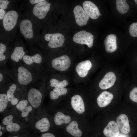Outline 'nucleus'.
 <instances>
[{"instance_id":"obj_1","label":"nucleus","mask_w":137,"mask_h":137,"mask_svg":"<svg viewBox=\"0 0 137 137\" xmlns=\"http://www.w3.org/2000/svg\"><path fill=\"white\" fill-rule=\"evenodd\" d=\"M73 40L75 43L87 45L89 48L93 45L94 37L91 33L84 30L79 31L76 33L73 37Z\"/></svg>"},{"instance_id":"obj_2","label":"nucleus","mask_w":137,"mask_h":137,"mask_svg":"<svg viewBox=\"0 0 137 137\" xmlns=\"http://www.w3.org/2000/svg\"><path fill=\"white\" fill-rule=\"evenodd\" d=\"M44 38L46 41H49L48 45L51 48L61 46L65 41L64 36L60 33L47 34L45 35Z\"/></svg>"},{"instance_id":"obj_3","label":"nucleus","mask_w":137,"mask_h":137,"mask_svg":"<svg viewBox=\"0 0 137 137\" xmlns=\"http://www.w3.org/2000/svg\"><path fill=\"white\" fill-rule=\"evenodd\" d=\"M17 12L14 10L8 11L5 14L3 20L4 29L7 31L12 29L15 25L18 18Z\"/></svg>"},{"instance_id":"obj_4","label":"nucleus","mask_w":137,"mask_h":137,"mask_svg":"<svg viewBox=\"0 0 137 137\" xmlns=\"http://www.w3.org/2000/svg\"><path fill=\"white\" fill-rule=\"evenodd\" d=\"M71 64L70 59L66 55L56 58L52 62V66L54 68L61 71L66 70L70 66Z\"/></svg>"},{"instance_id":"obj_5","label":"nucleus","mask_w":137,"mask_h":137,"mask_svg":"<svg viewBox=\"0 0 137 137\" xmlns=\"http://www.w3.org/2000/svg\"><path fill=\"white\" fill-rule=\"evenodd\" d=\"M28 100L32 107L35 109L40 106L42 101V96L38 90L31 88L29 90L27 94Z\"/></svg>"},{"instance_id":"obj_6","label":"nucleus","mask_w":137,"mask_h":137,"mask_svg":"<svg viewBox=\"0 0 137 137\" xmlns=\"http://www.w3.org/2000/svg\"><path fill=\"white\" fill-rule=\"evenodd\" d=\"M76 22L79 26H81L87 24L89 16L87 13L80 6H76L73 10Z\"/></svg>"},{"instance_id":"obj_7","label":"nucleus","mask_w":137,"mask_h":137,"mask_svg":"<svg viewBox=\"0 0 137 137\" xmlns=\"http://www.w3.org/2000/svg\"><path fill=\"white\" fill-rule=\"evenodd\" d=\"M50 4L45 1L37 4L33 8V14L40 19L44 18L50 9Z\"/></svg>"},{"instance_id":"obj_8","label":"nucleus","mask_w":137,"mask_h":137,"mask_svg":"<svg viewBox=\"0 0 137 137\" xmlns=\"http://www.w3.org/2000/svg\"><path fill=\"white\" fill-rule=\"evenodd\" d=\"M84 10L87 13L91 19H96L99 17L100 13L97 6L93 3L89 1H85L82 4Z\"/></svg>"},{"instance_id":"obj_9","label":"nucleus","mask_w":137,"mask_h":137,"mask_svg":"<svg viewBox=\"0 0 137 137\" xmlns=\"http://www.w3.org/2000/svg\"><path fill=\"white\" fill-rule=\"evenodd\" d=\"M18 79L22 84H28L32 80L31 73L25 68L22 66L19 67L18 69Z\"/></svg>"},{"instance_id":"obj_10","label":"nucleus","mask_w":137,"mask_h":137,"mask_svg":"<svg viewBox=\"0 0 137 137\" xmlns=\"http://www.w3.org/2000/svg\"><path fill=\"white\" fill-rule=\"evenodd\" d=\"M116 79V77L114 73L111 72H109L100 82L99 86L102 89H109L114 85Z\"/></svg>"},{"instance_id":"obj_11","label":"nucleus","mask_w":137,"mask_h":137,"mask_svg":"<svg viewBox=\"0 0 137 137\" xmlns=\"http://www.w3.org/2000/svg\"><path fill=\"white\" fill-rule=\"evenodd\" d=\"M116 123L119 129L123 133H128L130 131L129 121L127 116L124 114H121L116 118Z\"/></svg>"},{"instance_id":"obj_12","label":"nucleus","mask_w":137,"mask_h":137,"mask_svg":"<svg viewBox=\"0 0 137 137\" xmlns=\"http://www.w3.org/2000/svg\"><path fill=\"white\" fill-rule=\"evenodd\" d=\"M20 29L25 38L31 39L33 37V33L32 24L29 20H24L21 22Z\"/></svg>"},{"instance_id":"obj_13","label":"nucleus","mask_w":137,"mask_h":137,"mask_svg":"<svg viewBox=\"0 0 137 137\" xmlns=\"http://www.w3.org/2000/svg\"><path fill=\"white\" fill-rule=\"evenodd\" d=\"M103 132L107 137H116L119 134V129L116 123L111 121L104 130Z\"/></svg>"},{"instance_id":"obj_14","label":"nucleus","mask_w":137,"mask_h":137,"mask_svg":"<svg viewBox=\"0 0 137 137\" xmlns=\"http://www.w3.org/2000/svg\"><path fill=\"white\" fill-rule=\"evenodd\" d=\"M71 105L73 108L78 113L81 114L85 111L83 101L81 97L79 95H76L72 97Z\"/></svg>"},{"instance_id":"obj_15","label":"nucleus","mask_w":137,"mask_h":137,"mask_svg":"<svg viewBox=\"0 0 137 137\" xmlns=\"http://www.w3.org/2000/svg\"><path fill=\"white\" fill-rule=\"evenodd\" d=\"M104 43L106 50L107 52H114L117 48L116 35L113 34L108 35L105 39Z\"/></svg>"},{"instance_id":"obj_16","label":"nucleus","mask_w":137,"mask_h":137,"mask_svg":"<svg viewBox=\"0 0 137 137\" xmlns=\"http://www.w3.org/2000/svg\"><path fill=\"white\" fill-rule=\"evenodd\" d=\"M92 66V64L90 61L86 60L80 62L77 65L76 71L80 77H84L87 76Z\"/></svg>"},{"instance_id":"obj_17","label":"nucleus","mask_w":137,"mask_h":137,"mask_svg":"<svg viewBox=\"0 0 137 137\" xmlns=\"http://www.w3.org/2000/svg\"><path fill=\"white\" fill-rule=\"evenodd\" d=\"M113 98V95L112 93L107 91H104L97 98V104L100 107H104L110 103Z\"/></svg>"},{"instance_id":"obj_18","label":"nucleus","mask_w":137,"mask_h":137,"mask_svg":"<svg viewBox=\"0 0 137 137\" xmlns=\"http://www.w3.org/2000/svg\"><path fill=\"white\" fill-rule=\"evenodd\" d=\"M50 123L48 119L43 117L37 121L35 124V127L42 132L47 131L49 129Z\"/></svg>"},{"instance_id":"obj_19","label":"nucleus","mask_w":137,"mask_h":137,"mask_svg":"<svg viewBox=\"0 0 137 137\" xmlns=\"http://www.w3.org/2000/svg\"><path fill=\"white\" fill-rule=\"evenodd\" d=\"M67 131L74 137H81L82 135L81 131L79 129L78 124L75 121H72L66 127Z\"/></svg>"},{"instance_id":"obj_20","label":"nucleus","mask_w":137,"mask_h":137,"mask_svg":"<svg viewBox=\"0 0 137 137\" xmlns=\"http://www.w3.org/2000/svg\"><path fill=\"white\" fill-rule=\"evenodd\" d=\"M71 119V117L69 116L65 115L62 112L59 111L55 115L54 120L56 124L60 125L63 123H68Z\"/></svg>"},{"instance_id":"obj_21","label":"nucleus","mask_w":137,"mask_h":137,"mask_svg":"<svg viewBox=\"0 0 137 137\" xmlns=\"http://www.w3.org/2000/svg\"><path fill=\"white\" fill-rule=\"evenodd\" d=\"M16 88L15 84H12L7 91V95L8 101L10 102L12 105H16L18 103L19 99L14 96V94Z\"/></svg>"},{"instance_id":"obj_22","label":"nucleus","mask_w":137,"mask_h":137,"mask_svg":"<svg viewBox=\"0 0 137 137\" xmlns=\"http://www.w3.org/2000/svg\"><path fill=\"white\" fill-rule=\"evenodd\" d=\"M23 48L21 46L16 47L14 49L11 56V58L14 61L18 62L24 56L25 52Z\"/></svg>"},{"instance_id":"obj_23","label":"nucleus","mask_w":137,"mask_h":137,"mask_svg":"<svg viewBox=\"0 0 137 137\" xmlns=\"http://www.w3.org/2000/svg\"><path fill=\"white\" fill-rule=\"evenodd\" d=\"M23 59L26 64L28 65L31 64L33 62L39 64L41 63L42 61L41 55L38 54L32 56L24 55L23 57Z\"/></svg>"},{"instance_id":"obj_24","label":"nucleus","mask_w":137,"mask_h":137,"mask_svg":"<svg viewBox=\"0 0 137 137\" xmlns=\"http://www.w3.org/2000/svg\"><path fill=\"white\" fill-rule=\"evenodd\" d=\"M116 4L118 11L121 14L126 13L129 8V6L125 0H117Z\"/></svg>"},{"instance_id":"obj_25","label":"nucleus","mask_w":137,"mask_h":137,"mask_svg":"<svg viewBox=\"0 0 137 137\" xmlns=\"http://www.w3.org/2000/svg\"><path fill=\"white\" fill-rule=\"evenodd\" d=\"M67 92V89L65 88H55L53 91H51L50 97L52 99H58L59 96L66 94Z\"/></svg>"},{"instance_id":"obj_26","label":"nucleus","mask_w":137,"mask_h":137,"mask_svg":"<svg viewBox=\"0 0 137 137\" xmlns=\"http://www.w3.org/2000/svg\"><path fill=\"white\" fill-rule=\"evenodd\" d=\"M50 82L51 87L58 88H64L68 84L67 81L65 80L59 81L55 79L52 78L50 80Z\"/></svg>"},{"instance_id":"obj_27","label":"nucleus","mask_w":137,"mask_h":137,"mask_svg":"<svg viewBox=\"0 0 137 137\" xmlns=\"http://www.w3.org/2000/svg\"><path fill=\"white\" fill-rule=\"evenodd\" d=\"M8 100L7 94H0V112H4L8 106Z\"/></svg>"},{"instance_id":"obj_28","label":"nucleus","mask_w":137,"mask_h":137,"mask_svg":"<svg viewBox=\"0 0 137 137\" xmlns=\"http://www.w3.org/2000/svg\"><path fill=\"white\" fill-rule=\"evenodd\" d=\"M20 128V125L19 124L15 122H14L9 124L6 126V127L7 130L10 132H17L19 130Z\"/></svg>"},{"instance_id":"obj_29","label":"nucleus","mask_w":137,"mask_h":137,"mask_svg":"<svg viewBox=\"0 0 137 137\" xmlns=\"http://www.w3.org/2000/svg\"><path fill=\"white\" fill-rule=\"evenodd\" d=\"M14 116L13 115L10 114L4 117L2 119V123L4 125L7 126L14 122Z\"/></svg>"},{"instance_id":"obj_30","label":"nucleus","mask_w":137,"mask_h":137,"mask_svg":"<svg viewBox=\"0 0 137 137\" xmlns=\"http://www.w3.org/2000/svg\"><path fill=\"white\" fill-rule=\"evenodd\" d=\"M28 101L26 99H23L20 101L16 105L17 110L21 112L27 106Z\"/></svg>"},{"instance_id":"obj_31","label":"nucleus","mask_w":137,"mask_h":137,"mask_svg":"<svg viewBox=\"0 0 137 137\" xmlns=\"http://www.w3.org/2000/svg\"><path fill=\"white\" fill-rule=\"evenodd\" d=\"M129 32L132 37H137V22L132 23L130 26Z\"/></svg>"},{"instance_id":"obj_32","label":"nucleus","mask_w":137,"mask_h":137,"mask_svg":"<svg viewBox=\"0 0 137 137\" xmlns=\"http://www.w3.org/2000/svg\"><path fill=\"white\" fill-rule=\"evenodd\" d=\"M32 108L31 105L27 106L21 112V117L24 118L27 117L29 114L30 112L32 111Z\"/></svg>"},{"instance_id":"obj_33","label":"nucleus","mask_w":137,"mask_h":137,"mask_svg":"<svg viewBox=\"0 0 137 137\" xmlns=\"http://www.w3.org/2000/svg\"><path fill=\"white\" fill-rule=\"evenodd\" d=\"M129 97L133 101L137 102V87L133 88L130 91Z\"/></svg>"},{"instance_id":"obj_34","label":"nucleus","mask_w":137,"mask_h":137,"mask_svg":"<svg viewBox=\"0 0 137 137\" xmlns=\"http://www.w3.org/2000/svg\"><path fill=\"white\" fill-rule=\"evenodd\" d=\"M6 49V47L5 45L2 43L0 44V61L4 60L6 58L5 56L3 53Z\"/></svg>"},{"instance_id":"obj_35","label":"nucleus","mask_w":137,"mask_h":137,"mask_svg":"<svg viewBox=\"0 0 137 137\" xmlns=\"http://www.w3.org/2000/svg\"><path fill=\"white\" fill-rule=\"evenodd\" d=\"M9 3V1L8 0H0V8L1 9L4 10L6 9Z\"/></svg>"},{"instance_id":"obj_36","label":"nucleus","mask_w":137,"mask_h":137,"mask_svg":"<svg viewBox=\"0 0 137 137\" xmlns=\"http://www.w3.org/2000/svg\"><path fill=\"white\" fill-rule=\"evenodd\" d=\"M40 137H56L55 135L50 132H46L42 134Z\"/></svg>"},{"instance_id":"obj_37","label":"nucleus","mask_w":137,"mask_h":137,"mask_svg":"<svg viewBox=\"0 0 137 137\" xmlns=\"http://www.w3.org/2000/svg\"><path fill=\"white\" fill-rule=\"evenodd\" d=\"M6 13V11L4 10L0 9V19L1 20L3 19Z\"/></svg>"},{"instance_id":"obj_38","label":"nucleus","mask_w":137,"mask_h":137,"mask_svg":"<svg viewBox=\"0 0 137 137\" xmlns=\"http://www.w3.org/2000/svg\"><path fill=\"white\" fill-rule=\"evenodd\" d=\"M45 1L44 0H30V3L32 4H34L37 3H39L41 2Z\"/></svg>"},{"instance_id":"obj_39","label":"nucleus","mask_w":137,"mask_h":137,"mask_svg":"<svg viewBox=\"0 0 137 137\" xmlns=\"http://www.w3.org/2000/svg\"><path fill=\"white\" fill-rule=\"evenodd\" d=\"M116 137H127L126 135L123 134H120Z\"/></svg>"},{"instance_id":"obj_40","label":"nucleus","mask_w":137,"mask_h":137,"mask_svg":"<svg viewBox=\"0 0 137 137\" xmlns=\"http://www.w3.org/2000/svg\"><path fill=\"white\" fill-rule=\"evenodd\" d=\"M3 79V76L2 74L0 73V81H1Z\"/></svg>"},{"instance_id":"obj_41","label":"nucleus","mask_w":137,"mask_h":137,"mask_svg":"<svg viewBox=\"0 0 137 137\" xmlns=\"http://www.w3.org/2000/svg\"><path fill=\"white\" fill-rule=\"evenodd\" d=\"M3 134V132L2 131H0V136H1Z\"/></svg>"},{"instance_id":"obj_42","label":"nucleus","mask_w":137,"mask_h":137,"mask_svg":"<svg viewBox=\"0 0 137 137\" xmlns=\"http://www.w3.org/2000/svg\"><path fill=\"white\" fill-rule=\"evenodd\" d=\"M134 1L136 4L137 5V0H134Z\"/></svg>"},{"instance_id":"obj_43","label":"nucleus","mask_w":137,"mask_h":137,"mask_svg":"<svg viewBox=\"0 0 137 137\" xmlns=\"http://www.w3.org/2000/svg\"><path fill=\"white\" fill-rule=\"evenodd\" d=\"M12 137H20L17 136H14Z\"/></svg>"},{"instance_id":"obj_44","label":"nucleus","mask_w":137,"mask_h":137,"mask_svg":"<svg viewBox=\"0 0 137 137\" xmlns=\"http://www.w3.org/2000/svg\"><path fill=\"white\" fill-rule=\"evenodd\" d=\"M2 127H1V125H0V130H1L2 129Z\"/></svg>"},{"instance_id":"obj_45","label":"nucleus","mask_w":137,"mask_h":137,"mask_svg":"<svg viewBox=\"0 0 137 137\" xmlns=\"http://www.w3.org/2000/svg\"><path fill=\"white\" fill-rule=\"evenodd\" d=\"M101 15V14H100V15Z\"/></svg>"}]
</instances>
